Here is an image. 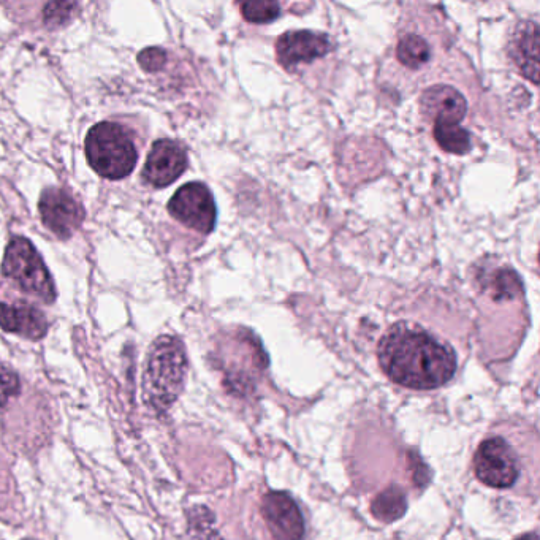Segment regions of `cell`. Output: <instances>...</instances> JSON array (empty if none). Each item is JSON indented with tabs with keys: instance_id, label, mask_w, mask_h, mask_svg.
I'll list each match as a JSON object with an SVG mask.
<instances>
[{
	"instance_id": "cell-1",
	"label": "cell",
	"mask_w": 540,
	"mask_h": 540,
	"mask_svg": "<svg viewBox=\"0 0 540 540\" xmlns=\"http://www.w3.org/2000/svg\"><path fill=\"white\" fill-rule=\"evenodd\" d=\"M379 362L393 382L415 390L441 387L457 371L455 352L417 325L390 328L379 344Z\"/></svg>"
},
{
	"instance_id": "cell-2",
	"label": "cell",
	"mask_w": 540,
	"mask_h": 540,
	"mask_svg": "<svg viewBox=\"0 0 540 540\" xmlns=\"http://www.w3.org/2000/svg\"><path fill=\"white\" fill-rule=\"evenodd\" d=\"M187 374V357L183 343L175 336H160L146 358L143 396L157 414H164L183 392Z\"/></svg>"
},
{
	"instance_id": "cell-3",
	"label": "cell",
	"mask_w": 540,
	"mask_h": 540,
	"mask_svg": "<svg viewBox=\"0 0 540 540\" xmlns=\"http://www.w3.org/2000/svg\"><path fill=\"white\" fill-rule=\"evenodd\" d=\"M84 148L92 170L103 178H127L137 165L134 141L129 132L115 122H100L92 127Z\"/></svg>"
},
{
	"instance_id": "cell-4",
	"label": "cell",
	"mask_w": 540,
	"mask_h": 540,
	"mask_svg": "<svg viewBox=\"0 0 540 540\" xmlns=\"http://www.w3.org/2000/svg\"><path fill=\"white\" fill-rule=\"evenodd\" d=\"M2 273L12 279L23 292L39 298L46 305H51L56 300V289L50 271L45 267L34 244L23 236H15L8 243Z\"/></svg>"
},
{
	"instance_id": "cell-5",
	"label": "cell",
	"mask_w": 540,
	"mask_h": 540,
	"mask_svg": "<svg viewBox=\"0 0 540 540\" xmlns=\"http://www.w3.org/2000/svg\"><path fill=\"white\" fill-rule=\"evenodd\" d=\"M176 221L200 233L213 232L216 225V203L210 189L202 183L184 184L168 203Z\"/></svg>"
},
{
	"instance_id": "cell-6",
	"label": "cell",
	"mask_w": 540,
	"mask_h": 540,
	"mask_svg": "<svg viewBox=\"0 0 540 540\" xmlns=\"http://www.w3.org/2000/svg\"><path fill=\"white\" fill-rule=\"evenodd\" d=\"M477 479L491 488H509L518 479V461L504 439L483 441L474 458Z\"/></svg>"
},
{
	"instance_id": "cell-7",
	"label": "cell",
	"mask_w": 540,
	"mask_h": 540,
	"mask_svg": "<svg viewBox=\"0 0 540 540\" xmlns=\"http://www.w3.org/2000/svg\"><path fill=\"white\" fill-rule=\"evenodd\" d=\"M40 216L46 229L61 240H69L84 221L81 203L70 192L51 187L43 192L39 203Z\"/></svg>"
},
{
	"instance_id": "cell-8",
	"label": "cell",
	"mask_w": 540,
	"mask_h": 540,
	"mask_svg": "<svg viewBox=\"0 0 540 540\" xmlns=\"http://www.w3.org/2000/svg\"><path fill=\"white\" fill-rule=\"evenodd\" d=\"M262 515L274 540H301L305 536L303 515L286 493H268L263 498Z\"/></svg>"
},
{
	"instance_id": "cell-9",
	"label": "cell",
	"mask_w": 540,
	"mask_h": 540,
	"mask_svg": "<svg viewBox=\"0 0 540 540\" xmlns=\"http://www.w3.org/2000/svg\"><path fill=\"white\" fill-rule=\"evenodd\" d=\"M187 153L183 146L172 140L154 143L143 168V178L154 187H167L186 172Z\"/></svg>"
},
{
	"instance_id": "cell-10",
	"label": "cell",
	"mask_w": 540,
	"mask_h": 540,
	"mask_svg": "<svg viewBox=\"0 0 540 540\" xmlns=\"http://www.w3.org/2000/svg\"><path fill=\"white\" fill-rule=\"evenodd\" d=\"M330 50L331 42L327 35L312 31L287 32L281 35L276 45L279 64L286 69L324 58Z\"/></svg>"
},
{
	"instance_id": "cell-11",
	"label": "cell",
	"mask_w": 540,
	"mask_h": 540,
	"mask_svg": "<svg viewBox=\"0 0 540 540\" xmlns=\"http://www.w3.org/2000/svg\"><path fill=\"white\" fill-rule=\"evenodd\" d=\"M423 115L434 124H460L468 111L463 94L450 86H433L426 89L420 99Z\"/></svg>"
},
{
	"instance_id": "cell-12",
	"label": "cell",
	"mask_w": 540,
	"mask_h": 540,
	"mask_svg": "<svg viewBox=\"0 0 540 540\" xmlns=\"http://www.w3.org/2000/svg\"><path fill=\"white\" fill-rule=\"evenodd\" d=\"M0 327L8 333H16L27 339H42L48 331L45 314L27 303H5L0 301Z\"/></svg>"
},
{
	"instance_id": "cell-13",
	"label": "cell",
	"mask_w": 540,
	"mask_h": 540,
	"mask_svg": "<svg viewBox=\"0 0 540 540\" xmlns=\"http://www.w3.org/2000/svg\"><path fill=\"white\" fill-rule=\"evenodd\" d=\"M512 56L525 78L539 83V29L536 24L526 23L520 27L512 42Z\"/></svg>"
},
{
	"instance_id": "cell-14",
	"label": "cell",
	"mask_w": 540,
	"mask_h": 540,
	"mask_svg": "<svg viewBox=\"0 0 540 540\" xmlns=\"http://www.w3.org/2000/svg\"><path fill=\"white\" fill-rule=\"evenodd\" d=\"M406 493L400 487L387 488L371 504V512L382 523H392L406 514Z\"/></svg>"
},
{
	"instance_id": "cell-15",
	"label": "cell",
	"mask_w": 540,
	"mask_h": 540,
	"mask_svg": "<svg viewBox=\"0 0 540 540\" xmlns=\"http://www.w3.org/2000/svg\"><path fill=\"white\" fill-rule=\"evenodd\" d=\"M430 46L420 35H404L396 48V58L407 69H420L430 61Z\"/></svg>"
},
{
	"instance_id": "cell-16",
	"label": "cell",
	"mask_w": 540,
	"mask_h": 540,
	"mask_svg": "<svg viewBox=\"0 0 540 540\" xmlns=\"http://www.w3.org/2000/svg\"><path fill=\"white\" fill-rule=\"evenodd\" d=\"M433 134L445 153L464 154L471 149V135L457 124H434Z\"/></svg>"
},
{
	"instance_id": "cell-17",
	"label": "cell",
	"mask_w": 540,
	"mask_h": 540,
	"mask_svg": "<svg viewBox=\"0 0 540 540\" xmlns=\"http://www.w3.org/2000/svg\"><path fill=\"white\" fill-rule=\"evenodd\" d=\"M244 20L254 24H267L278 18L281 7L276 2L262 0V2H244L241 5Z\"/></svg>"
},
{
	"instance_id": "cell-18",
	"label": "cell",
	"mask_w": 540,
	"mask_h": 540,
	"mask_svg": "<svg viewBox=\"0 0 540 540\" xmlns=\"http://www.w3.org/2000/svg\"><path fill=\"white\" fill-rule=\"evenodd\" d=\"M493 281V297L496 300H512L521 292V282L517 273L512 270H501L496 273Z\"/></svg>"
},
{
	"instance_id": "cell-19",
	"label": "cell",
	"mask_w": 540,
	"mask_h": 540,
	"mask_svg": "<svg viewBox=\"0 0 540 540\" xmlns=\"http://www.w3.org/2000/svg\"><path fill=\"white\" fill-rule=\"evenodd\" d=\"M78 10V4L73 2H51L45 7V23L50 27L64 26L72 20Z\"/></svg>"
},
{
	"instance_id": "cell-20",
	"label": "cell",
	"mask_w": 540,
	"mask_h": 540,
	"mask_svg": "<svg viewBox=\"0 0 540 540\" xmlns=\"http://www.w3.org/2000/svg\"><path fill=\"white\" fill-rule=\"evenodd\" d=\"M18 393H20V379L12 369L0 363V404L7 403Z\"/></svg>"
},
{
	"instance_id": "cell-21",
	"label": "cell",
	"mask_w": 540,
	"mask_h": 540,
	"mask_svg": "<svg viewBox=\"0 0 540 540\" xmlns=\"http://www.w3.org/2000/svg\"><path fill=\"white\" fill-rule=\"evenodd\" d=\"M138 62L146 72H159L167 62V53L160 48H146L138 54Z\"/></svg>"
},
{
	"instance_id": "cell-22",
	"label": "cell",
	"mask_w": 540,
	"mask_h": 540,
	"mask_svg": "<svg viewBox=\"0 0 540 540\" xmlns=\"http://www.w3.org/2000/svg\"><path fill=\"white\" fill-rule=\"evenodd\" d=\"M24 540H32V539H24Z\"/></svg>"
}]
</instances>
